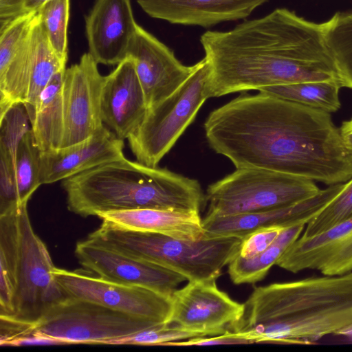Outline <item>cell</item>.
Listing matches in <instances>:
<instances>
[{"label": "cell", "mask_w": 352, "mask_h": 352, "mask_svg": "<svg viewBox=\"0 0 352 352\" xmlns=\"http://www.w3.org/2000/svg\"><path fill=\"white\" fill-rule=\"evenodd\" d=\"M66 68L58 72L36 101L32 131L41 152L60 147L64 133L62 88Z\"/></svg>", "instance_id": "cell-23"}, {"label": "cell", "mask_w": 352, "mask_h": 352, "mask_svg": "<svg viewBox=\"0 0 352 352\" xmlns=\"http://www.w3.org/2000/svg\"><path fill=\"white\" fill-rule=\"evenodd\" d=\"M127 56L134 61L148 108L176 91L198 66L182 64L168 47L139 25Z\"/></svg>", "instance_id": "cell-14"}, {"label": "cell", "mask_w": 352, "mask_h": 352, "mask_svg": "<svg viewBox=\"0 0 352 352\" xmlns=\"http://www.w3.org/2000/svg\"><path fill=\"white\" fill-rule=\"evenodd\" d=\"M339 129L344 144L352 152V117L343 121Z\"/></svg>", "instance_id": "cell-38"}, {"label": "cell", "mask_w": 352, "mask_h": 352, "mask_svg": "<svg viewBox=\"0 0 352 352\" xmlns=\"http://www.w3.org/2000/svg\"><path fill=\"white\" fill-rule=\"evenodd\" d=\"M243 311L244 303L219 289L216 279L188 281L172 295L167 324L201 336H217L232 331Z\"/></svg>", "instance_id": "cell-11"}, {"label": "cell", "mask_w": 352, "mask_h": 352, "mask_svg": "<svg viewBox=\"0 0 352 352\" xmlns=\"http://www.w3.org/2000/svg\"><path fill=\"white\" fill-rule=\"evenodd\" d=\"M74 252L82 266L100 277L168 296H172L187 280L169 269L126 256L87 239L76 243Z\"/></svg>", "instance_id": "cell-13"}, {"label": "cell", "mask_w": 352, "mask_h": 352, "mask_svg": "<svg viewBox=\"0 0 352 352\" xmlns=\"http://www.w3.org/2000/svg\"><path fill=\"white\" fill-rule=\"evenodd\" d=\"M33 55L29 88L24 105L31 121L38 96L52 78L66 68L52 50L40 21L39 15L32 28Z\"/></svg>", "instance_id": "cell-25"}, {"label": "cell", "mask_w": 352, "mask_h": 352, "mask_svg": "<svg viewBox=\"0 0 352 352\" xmlns=\"http://www.w3.org/2000/svg\"><path fill=\"white\" fill-rule=\"evenodd\" d=\"M87 239L126 256L154 263L194 281L218 278L236 256L242 241L236 237L204 236L189 241L124 229L102 221Z\"/></svg>", "instance_id": "cell-5"}, {"label": "cell", "mask_w": 352, "mask_h": 352, "mask_svg": "<svg viewBox=\"0 0 352 352\" xmlns=\"http://www.w3.org/2000/svg\"><path fill=\"white\" fill-rule=\"evenodd\" d=\"M352 327V272L255 287L232 331L254 343L314 344Z\"/></svg>", "instance_id": "cell-3"}, {"label": "cell", "mask_w": 352, "mask_h": 352, "mask_svg": "<svg viewBox=\"0 0 352 352\" xmlns=\"http://www.w3.org/2000/svg\"><path fill=\"white\" fill-rule=\"evenodd\" d=\"M89 52L65 72L62 94L64 133L60 148L80 142L102 130L100 101L104 76Z\"/></svg>", "instance_id": "cell-12"}, {"label": "cell", "mask_w": 352, "mask_h": 352, "mask_svg": "<svg viewBox=\"0 0 352 352\" xmlns=\"http://www.w3.org/2000/svg\"><path fill=\"white\" fill-rule=\"evenodd\" d=\"M54 274L66 296L89 300L155 323H168L172 309V296L80 271L56 267Z\"/></svg>", "instance_id": "cell-10"}, {"label": "cell", "mask_w": 352, "mask_h": 352, "mask_svg": "<svg viewBox=\"0 0 352 352\" xmlns=\"http://www.w3.org/2000/svg\"><path fill=\"white\" fill-rule=\"evenodd\" d=\"M144 90L130 56L104 76L100 101L103 124L124 140L134 132L147 111Z\"/></svg>", "instance_id": "cell-18"}, {"label": "cell", "mask_w": 352, "mask_h": 352, "mask_svg": "<svg viewBox=\"0 0 352 352\" xmlns=\"http://www.w3.org/2000/svg\"><path fill=\"white\" fill-rule=\"evenodd\" d=\"M21 203L0 213V316H12L21 250Z\"/></svg>", "instance_id": "cell-22"}, {"label": "cell", "mask_w": 352, "mask_h": 352, "mask_svg": "<svg viewBox=\"0 0 352 352\" xmlns=\"http://www.w3.org/2000/svg\"><path fill=\"white\" fill-rule=\"evenodd\" d=\"M85 21L88 52L98 64L118 65L127 56L138 25L130 0H95Z\"/></svg>", "instance_id": "cell-17"}, {"label": "cell", "mask_w": 352, "mask_h": 352, "mask_svg": "<svg viewBox=\"0 0 352 352\" xmlns=\"http://www.w3.org/2000/svg\"><path fill=\"white\" fill-rule=\"evenodd\" d=\"M326 41L342 87L352 89V12L327 21Z\"/></svg>", "instance_id": "cell-27"}, {"label": "cell", "mask_w": 352, "mask_h": 352, "mask_svg": "<svg viewBox=\"0 0 352 352\" xmlns=\"http://www.w3.org/2000/svg\"><path fill=\"white\" fill-rule=\"evenodd\" d=\"M320 190L314 181L299 176L258 168H236L208 187L207 214L226 216L284 208Z\"/></svg>", "instance_id": "cell-6"}, {"label": "cell", "mask_w": 352, "mask_h": 352, "mask_svg": "<svg viewBox=\"0 0 352 352\" xmlns=\"http://www.w3.org/2000/svg\"><path fill=\"white\" fill-rule=\"evenodd\" d=\"M41 151L32 129L21 140L14 157V173L21 203H28L40 182Z\"/></svg>", "instance_id": "cell-28"}, {"label": "cell", "mask_w": 352, "mask_h": 352, "mask_svg": "<svg viewBox=\"0 0 352 352\" xmlns=\"http://www.w3.org/2000/svg\"><path fill=\"white\" fill-rule=\"evenodd\" d=\"M98 217L124 229L184 240L197 241L205 236L202 219L197 211L140 208L102 212Z\"/></svg>", "instance_id": "cell-21"}, {"label": "cell", "mask_w": 352, "mask_h": 352, "mask_svg": "<svg viewBox=\"0 0 352 352\" xmlns=\"http://www.w3.org/2000/svg\"><path fill=\"white\" fill-rule=\"evenodd\" d=\"M210 147L236 168H258L327 185L352 177V152L329 113L262 92L237 97L204 122Z\"/></svg>", "instance_id": "cell-1"}, {"label": "cell", "mask_w": 352, "mask_h": 352, "mask_svg": "<svg viewBox=\"0 0 352 352\" xmlns=\"http://www.w3.org/2000/svg\"><path fill=\"white\" fill-rule=\"evenodd\" d=\"M341 87L340 80H333L265 87L258 91L330 113L341 107L339 98Z\"/></svg>", "instance_id": "cell-26"}, {"label": "cell", "mask_w": 352, "mask_h": 352, "mask_svg": "<svg viewBox=\"0 0 352 352\" xmlns=\"http://www.w3.org/2000/svg\"><path fill=\"white\" fill-rule=\"evenodd\" d=\"M31 129L30 117L24 104L11 106L0 114V152L8 154L14 160L21 140Z\"/></svg>", "instance_id": "cell-31"}, {"label": "cell", "mask_w": 352, "mask_h": 352, "mask_svg": "<svg viewBox=\"0 0 352 352\" xmlns=\"http://www.w3.org/2000/svg\"><path fill=\"white\" fill-rule=\"evenodd\" d=\"M20 204L14 159L8 154L0 152V213Z\"/></svg>", "instance_id": "cell-33"}, {"label": "cell", "mask_w": 352, "mask_h": 352, "mask_svg": "<svg viewBox=\"0 0 352 352\" xmlns=\"http://www.w3.org/2000/svg\"><path fill=\"white\" fill-rule=\"evenodd\" d=\"M344 184L330 185L309 199L284 208L226 216L206 214L202 219L205 236L243 239L265 228L306 226L341 192Z\"/></svg>", "instance_id": "cell-15"}, {"label": "cell", "mask_w": 352, "mask_h": 352, "mask_svg": "<svg viewBox=\"0 0 352 352\" xmlns=\"http://www.w3.org/2000/svg\"><path fill=\"white\" fill-rule=\"evenodd\" d=\"M21 250L17 288L12 316L35 323L46 310L66 296L56 281L54 266L45 243L32 226L28 204L20 212Z\"/></svg>", "instance_id": "cell-9"}, {"label": "cell", "mask_w": 352, "mask_h": 352, "mask_svg": "<svg viewBox=\"0 0 352 352\" xmlns=\"http://www.w3.org/2000/svg\"><path fill=\"white\" fill-rule=\"evenodd\" d=\"M69 8L70 0H51L38 10L40 21L52 50L65 63L68 56Z\"/></svg>", "instance_id": "cell-29"}, {"label": "cell", "mask_w": 352, "mask_h": 352, "mask_svg": "<svg viewBox=\"0 0 352 352\" xmlns=\"http://www.w3.org/2000/svg\"><path fill=\"white\" fill-rule=\"evenodd\" d=\"M124 140L105 126L75 144L41 152L40 182L49 184L124 157Z\"/></svg>", "instance_id": "cell-19"}, {"label": "cell", "mask_w": 352, "mask_h": 352, "mask_svg": "<svg viewBox=\"0 0 352 352\" xmlns=\"http://www.w3.org/2000/svg\"><path fill=\"white\" fill-rule=\"evenodd\" d=\"M344 335L346 338L349 339L350 340H352V327L346 330L344 332Z\"/></svg>", "instance_id": "cell-39"}, {"label": "cell", "mask_w": 352, "mask_h": 352, "mask_svg": "<svg viewBox=\"0 0 352 352\" xmlns=\"http://www.w3.org/2000/svg\"><path fill=\"white\" fill-rule=\"evenodd\" d=\"M305 225L284 228L265 251L250 258L234 256L228 263V273L235 285L254 284L262 280L285 250L302 234Z\"/></svg>", "instance_id": "cell-24"}, {"label": "cell", "mask_w": 352, "mask_h": 352, "mask_svg": "<svg viewBox=\"0 0 352 352\" xmlns=\"http://www.w3.org/2000/svg\"><path fill=\"white\" fill-rule=\"evenodd\" d=\"M68 210L83 217L156 208L199 212L206 201L196 179L125 157L62 181Z\"/></svg>", "instance_id": "cell-4"}, {"label": "cell", "mask_w": 352, "mask_h": 352, "mask_svg": "<svg viewBox=\"0 0 352 352\" xmlns=\"http://www.w3.org/2000/svg\"><path fill=\"white\" fill-rule=\"evenodd\" d=\"M352 217V177L341 192L305 226L302 235L311 236Z\"/></svg>", "instance_id": "cell-30"}, {"label": "cell", "mask_w": 352, "mask_h": 352, "mask_svg": "<svg viewBox=\"0 0 352 352\" xmlns=\"http://www.w3.org/2000/svg\"><path fill=\"white\" fill-rule=\"evenodd\" d=\"M51 0H0V27L21 16L38 12Z\"/></svg>", "instance_id": "cell-36"}, {"label": "cell", "mask_w": 352, "mask_h": 352, "mask_svg": "<svg viewBox=\"0 0 352 352\" xmlns=\"http://www.w3.org/2000/svg\"><path fill=\"white\" fill-rule=\"evenodd\" d=\"M151 17L173 24L209 28L245 19L268 0H136Z\"/></svg>", "instance_id": "cell-20"}, {"label": "cell", "mask_w": 352, "mask_h": 352, "mask_svg": "<svg viewBox=\"0 0 352 352\" xmlns=\"http://www.w3.org/2000/svg\"><path fill=\"white\" fill-rule=\"evenodd\" d=\"M276 265L292 273L307 270L329 276L352 272V217L316 235L300 234Z\"/></svg>", "instance_id": "cell-16"}, {"label": "cell", "mask_w": 352, "mask_h": 352, "mask_svg": "<svg viewBox=\"0 0 352 352\" xmlns=\"http://www.w3.org/2000/svg\"><path fill=\"white\" fill-rule=\"evenodd\" d=\"M158 324L84 299L65 296L34 324L38 333L69 344H104Z\"/></svg>", "instance_id": "cell-8"}, {"label": "cell", "mask_w": 352, "mask_h": 352, "mask_svg": "<svg viewBox=\"0 0 352 352\" xmlns=\"http://www.w3.org/2000/svg\"><path fill=\"white\" fill-rule=\"evenodd\" d=\"M65 343L58 339L45 335L32 333V334L20 338L14 342L10 346H20L29 345H63Z\"/></svg>", "instance_id": "cell-37"}, {"label": "cell", "mask_w": 352, "mask_h": 352, "mask_svg": "<svg viewBox=\"0 0 352 352\" xmlns=\"http://www.w3.org/2000/svg\"><path fill=\"white\" fill-rule=\"evenodd\" d=\"M327 25L277 8L229 31L206 32L200 42L210 69L207 98L270 86L340 80L327 44Z\"/></svg>", "instance_id": "cell-2"}, {"label": "cell", "mask_w": 352, "mask_h": 352, "mask_svg": "<svg viewBox=\"0 0 352 352\" xmlns=\"http://www.w3.org/2000/svg\"><path fill=\"white\" fill-rule=\"evenodd\" d=\"M209 72L204 58L176 91L147 109L142 121L127 139L138 162L157 166L175 145L208 99L205 89Z\"/></svg>", "instance_id": "cell-7"}, {"label": "cell", "mask_w": 352, "mask_h": 352, "mask_svg": "<svg viewBox=\"0 0 352 352\" xmlns=\"http://www.w3.org/2000/svg\"><path fill=\"white\" fill-rule=\"evenodd\" d=\"M285 228L274 227L254 232L242 239L237 255L250 258L265 251Z\"/></svg>", "instance_id": "cell-34"}, {"label": "cell", "mask_w": 352, "mask_h": 352, "mask_svg": "<svg viewBox=\"0 0 352 352\" xmlns=\"http://www.w3.org/2000/svg\"><path fill=\"white\" fill-rule=\"evenodd\" d=\"M254 343L252 340L241 333L229 331L223 334L211 337L200 336L187 339V340L172 341L164 343L162 346H214L231 344H248Z\"/></svg>", "instance_id": "cell-35"}, {"label": "cell", "mask_w": 352, "mask_h": 352, "mask_svg": "<svg viewBox=\"0 0 352 352\" xmlns=\"http://www.w3.org/2000/svg\"><path fill=\"white\" fill-rule=\"evenodd\" d=\"M198 333L182 329L175 326L161 324L144 329L122 338L113 339L107 344H135L145 346H162L164 343L178 341L195 337Z\"/></svg>", "instance_id": "cell-32"}]
</instances>
